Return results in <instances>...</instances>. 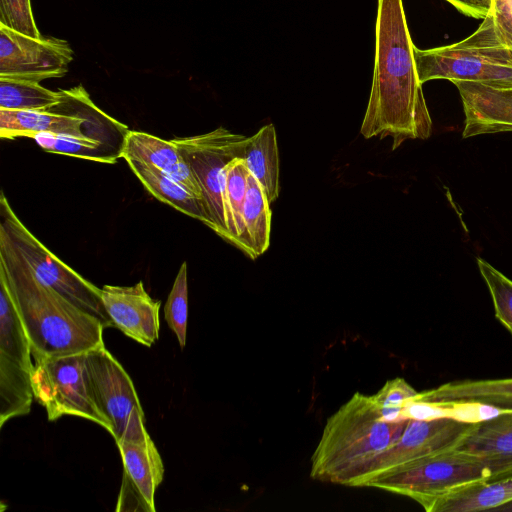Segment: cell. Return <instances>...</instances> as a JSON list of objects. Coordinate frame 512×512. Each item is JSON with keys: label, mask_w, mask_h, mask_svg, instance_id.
Here are the masks:
<instances>
[{"label": "cell", "mask_w": 512, "mask_h": 512, "mask_svg": "<svg viewBox=\"0 0 512 512\" xmlns=\"http://www.w3.org/2000/svg\"><path fill=\"white\" fill-rule=\"evenodd\" d=\"M375 32L374 73L360 133L391 137L395 150L406 140L429 138L432 131L402 0H378Z\"/></svg>", "instance_id": "6da1fadb"}, {"label": "cell", "mask_w": 512, "mask_h": 512, "mask_svg": "<svg viewBox=\"0 0 512 512\" xmlns=\"http://www.w3.org/2000/svg\"><path fill=\"white\" fill-rule=\"evenodd\" d=\"M0 276L12 296L34 361L104 346L102 322L41 282L2 235Z\"/></svg>", "instance_id": "7a4b0ae2"}, {"label": "cell", "mask_w": 512, "mask_h": 512, "mask_svg": "<svg viewBox=\"0 0 512 512\" xmlns=\"http://www.w3.org/2000/svg\"><path fill=\"white\" fill-rule=\"evenodd\" d=\"M409 418H388L373 395L356 392L326 421L311 457V478L360 487L402 436Z\"/></svg>", "instance_id": "3957f363"}, {"label": "cell", "mask_w": 512, "mask_h": 512, "mask_svg": "<svg viewBox=\"0 0 512 512\" xmlns=\"http://www.w3.org/2000/svg\"><path fill=\"white\" fill-rule=\"evenodd\" d=\"M421 84L435 79L512 86V51L500 40L493 16L460 42L421 50L414 47Z\"/></svg>", "instance_id": "277c9868"}, {"label": "cell", "mask_w": 512, "mask_h": 512, "mask_svg": "<svg viewBox=\"0 0 512 512\" xmlns=\"http://www.w3.org/2000/svg\"><path fill=\"white\" fill-rule=\"evenodd\" d=\"M59 91L61 102L49 110L0 109V138L50 133L101 140L123 150L126 125L96 106L81 84Z\"/></svg>", "instance_id": "5b68a950"}, {"label": "cell", "mask_w": 512, "mask_h": 512, "mask_svg": "<svg viewBox=\"0 0 512 512\" xmlns=\"http://www.w3.org/2000/svg\"><path fill=\"white\" fill-rule=\"evenodd\" d=\"M491 476L481 459L451 449L399 466L372 479L367 487L411 498L428 511L442 496Z\"/></svg>", "instance_id": "8992f818"}, {"label": "cell", "mask_w": 512, "mask_h": 512, "mask_svg": "<svg viewBox=\"0 0 512 512\" xmlns=\"http://www.w3.org/2000/svg\"><path fill=\"white\" fill-rule=\"evenodd\" d=\"M0 235L5 237L34 275L72 303L113 327L101 300V288L60 260L18 218L4 193L0 196Z\"/></svg>", "instance_id": "52a82bcc"}, {"label": "cell", "mask_w": 512, "mask_h": 512, "mask_svg": "<svg viewBox=\"0 0 512 512\" xmlns=\"http://www.w3.org/2000/svg\"><path fill=\"white\" fill-rule=\"evenodd\" d=\"M87 352L35 361L31 378L34 399L45 408L49 421L71 415L90 420L111 433L110 422L95 399Z\"/></svg>", "instance_id": "ba28073f"}, {"label": "cell", "mask_w": 512, "mask_h": 512, "mask_svg": "<svg viewBox=\"0 0 512 512\" xmlns=\"http://www.w3.org/2000/svg\"><path fill=\"white\" fill-rule=\"evenodd\" d=\"M32 357L29 339L0 276V427L31 410Z\"/></svg>", "instance_id": "9c48e42d"}, {"label": "cell", "mask_w": 512, "mask_h": 512, "mask_svg": "<svg viewBox=\"0 0 512 512\" xmlns=\"http://www.w3.org/2000/svg\"><path fill=\"white\" fill-rule=\"evenodd\" d=\"M246 138L220 126L203 134L172 139L201 187L203 205L211 221L210 229L226 241L223 169L239 158Z\"/></svg>", "instance_id": "30bf717a"}, {"label": "cell", "mask_w": 512, "mask_h": 512, "mask_svg": "<svg viewBox=\"0 0 512 512\" xmlns=\"http://www.w3.org/2000/svg\"><path fill=\"white\" fill-rule=\"evenodd\" d=\"M87 367L96 402L111 425L116 442L150 439L134 384L105 345L87 352Z\"/></svg>", "instance_id": "8fae6325"}, {"label": "cell", "mask_w": 512, "mask_h": 512, "mask_svg": "<svg viewBox=\"0 0 512 512\" xmlns=\"http://www.w3.org/2000/svg\"><path fill=\"white\" fill-rule=\"evenodd\" d=\"M70 44L55 37L35 38L0 24V76L41 82L63 77L73 61Z\"/></svg>", "instance_id": "7c38bea8"}, {"label": "cell", "mask_w": 512, "mask_h": 512, "mask_svg": "<svg viewBox=\"0 0 512 512\" xmlns=\"http://www.w3.org/2000/svg\"><path fill=\"white\" fill-rule=\"evenodd\" d=\"M475 424L450 418H409L400 439L380 456L360 487L399 466L454 449Z\"/></svg>", "instance_id": "4fadbf2b"}, {"label": "cell", "mask_w": 512, "mask_h": 512, "mask_svg": "<svg viewBox=\"0 0 512 512\" xmlns=\"http://www.w3.org/2000/svg\"><path fill=\"white\" fill-rule=\"evenodd\" d=\"M101 300L113 327L147 347L158 340L161 301L147 293L142 281L131 286L104 285Z\"/></svg>", "instance_id": "5bb4252c"}, {"label": "cell", "mask_w": 512, "mask_h": 512, "mask_svg": "<svg viewBox=\"0 0 512 512\" xmlns=\"http://www.w3.org/2000/svg\"><path fill=\"white\" fill-rule=\"evenodd\" d=\"M465 113L463 138L512 132V87L454 81Z\"/></svg>", "instance_id": "9a60e30c"}, {"label": "cell", "mask_w": 512, "mask_h": 512, "mask_svg": "<svg viewBox=\"0 0 512 512\" xmlns=\"http://www.w3.org/2000/svg\"><path fill=\"white\" fill-rule=\"evenodd\" d=\"M124 466L117 511L128 502L139 510L154 512V495L164 476L162 458L152 438L141 441L116 442Z\"/></svg>", "instance_id": "2e32d148"}, {"label": "cell", "mask_w": 512, "mask_h": 512, "mask_svg": "<svg viewBox=\"0 0 512 512\" xmlns=\"http://www.w3.org/2000/svg\"><path fill=\"white\" fill-rule=\"evenodd\" d=\"M454 449L481 459L491 470L489 480L512 476V409L476 423Z\"/></svg>", "instance_id": "e0dca14e"}, {"label": "cell", "mask_w": 512, "mask_h": 512, "mask_svg": "<svg viewBox=\"0 0 512 512\" xmlns=\"http://www.w3.org/2000/svg\"><path fill=\"white\" fill-rule=\"evenodd\" d=\"M122 158L137 160L162 170L202 200L201 187L172 139L165 140L146 132L129 130Z\"/></svg>", "instance_id": "ac0fdd59"}, {"label": "cell", "mask_w": 512, "mask_h": 512, "mask_svg": "<svg viewBox=\"0 0 512 512\" xmlns=\"http://www.w3.org/2000/svg\"><path fill=\"white\" fill-rule=\"evenodd\" d=\"M126 162L152 196L211 228L202 200L192 191L154 166L133 159Z\"/></svg>", "instance_id": "d6986e66"}, {"label": "cell", "mask_w": 512, "mask_h": 512, "mask_svg": "<svg viewBox=\"0 0 512 512\" xmlns=\"http://www.w3.org/2000/svg\"><path fill=\"white\" fill-rule=\"evenodd\" d=\"M512 501V476L481 480L437 499L427 512H476L495 510Z\"/></svg>", "instance_id": "ffe728a7"}, {"label": "cell", "mask_w": 512, "mask_h": 512, "mask_svg": "<svg viewBox=\"0 0 512 512\" xmlns=\"http://www.w3.org/2000/svg\"><path fill=\"white\" fill-rule=\"evenodd\" d=\"M239 158L260 183L269 203L274 202L280 192L279 154L274 125L267 124L253 136L247 137Z\"/></svg>", "instance_id": "44dd1931"}, {"label": "cell", "mask_w": 512, "mask_h": 512, "mask_svg": "<svg viewBox=\"0 0 512 512\" xmlns=\"http://www.w3.org/2000/svg\"><path fill=\"white\" fill-rule=\"evenodd\" d=\"M427 401H477L512 408V378L463 380L418 392Z\"/></svg>", "instance_id": "7402d4cb"}, {"label": "cell", "mask_w": 512, "mask_h": 512, "mask_svg": "<svg viewBox=\"0 0 512 512\" xmlns=\"http://www.w3.org/2000/svg\"><path fill=\"white\" fill-rule=\"evenodd\" d=\"M249 171L240 158H235L223 169L222 197L228 242L249 256L245 241L243 209Z\"/></svg>", "instance_id": "603a6c76"}, {"label": "cell", "mask_w": 512, "mask_h": 512, "mask_svg": "<svg viewBox=\"0 0 512 512\" xmlns=\"http://www.w3.org/2000/svg\"><path fill=\"white\" fill-rule=\"evenodd\" d=\"M245 241L251 259L262 255L269 247L271 210L266 193L249 172L248 186L243 209Z\"/></svg>", "instance_id": "cb8c5ba5"}, {"label": "cell", "mask_w": 512, "mask_h": 512, "mask_svg": "<svg viewBox=\"0 0 512 512\" xmlns=\"http://www.w3.org/2000/svg\"><path fill=\"white\" fill-rule=\"evenodd\" d=\"M31 138L47 152L105 164H114L122 158V148L101 140L50 133H38Z\"/></svg>", "instance_id": "d4e9b609"}, {"label": "cell", "mask_w": 512, "mask_h": 512, "mask_svg": "<svg viewBox=\"0 0 512 512\" xmlns=\"http://www.w3.org/2000/svg\"><path fill=\"white\" fill-rule=\"evenodd\" d=\"M60 102V91L49 90L39 81L0 76V109L41 111Z\"/></svg>", "instance_id": "484cf974"}, {"label": "cell", "mask_w": 512, "mask_h": 512, "mask_svg": "<svg viewBox=\"0 0 512 512\" xmlns=\"http://www.w3.org/2000/svg\"><path fill=\"white\" fill-rule=\"evenodd\" d=\"M164 317L168 326L176 335L180 347L184 348L186 344L188 319V285L186 262H183L178 270L164 307Z\"/></svg>", "instance_id": "4316f807"}, {"label": "cell", "mask_w": 512, "mask_h": 512, "mask_svg": "<svg viewBox=\"0 0 512 512\" xmlns=\"http://www.w3.org/2000/svg\"><path fill=\"white\" fill-rule=\"evenodd\" d=\"M477 265L490 291L495 317L512 336V281L482 258Z\"/></svg>", "instance_id": "83f0119b"}, {"label": "cell", "mask_w": 512, "mask_h": 512, "mask_svg": "<svg viewBox=\"0 0 512 512\" xmlns=\"http://www.w3.org/2000/svg\"><path fill=\"white\" fill-rule=\"evenodd\" d=\"M0 24L31 37H42L30 0H0Z\"/></svg>", "instance_id": "f1b7e54d"}, {"label": "cell", "mask_w": 512, "mask_h": 512, "mask_svg": "<svg viewBox=\"0 0 512 512\" xmlns=\"http://www.w3.org/2000/svg\"><path fill=\"white\" fill-rule=\"evenodd\" d=\"M417 393L418 391L405 379L397 377L387 381L373 397L381 405L403 407L409 400L415 397Z\"/></svg>", "instance_id": "f546056e"}, {"label": "cell", "mask_w": 512, "mask_h": 512, "mask_svg": "<svg viewBox=\"0 0 512 512\" xmlns=\"http://www.w3.org/2000/svg\"><path fill=\"white\" fill-rule=\"evenodd\" d=\"M491 14L500 40L512 51V0H492Z\"/></svg>", "instance_id": "4dcf8cb0"}, {"label": "cell", "mask_w": 512, "mask_h": 512, "mask_svg": "<svg viewBox=\"0 0 512 512\" xmlns=\"http://www.w3.org/2000/svg\"><path fill=\"white\" fill-rule=\"evenodd\" d=\"M461 13L476 19H484L492 9V0H446Z\"/></svg>", "instance_id": "1f68e13d"}, {"label": "cell", "mask_w": 512, "mask_h": 512, "mask_svg": "<svg viewBox=\"0 0 512 512\" xmlns=\"http://www.w3.org/2000/svg\"><path fill=\"white\" fill-rule=\"evenodd\" d=\"M512 87V86H511Z\"/></svg>", "instance_id": "d6a6232c"}]
</instances>
